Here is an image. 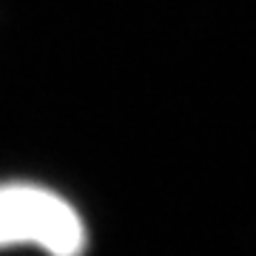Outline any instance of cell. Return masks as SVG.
<instances>
[{"label": "cell", "mask_w": 256, "mask_h": 256, "mask_svg": "<svg viewBox=\"0 0 256 256\" xmlns=\"http://www.w3.org/2000/svg\"><path fill=\"white\" fill-rule=\"evenodd\" d=\"M40 248L48 256H82L86 225L72 202L43 185H0V248Z\"/></svg>", "instance_id": "cell-1"}]
</instances>
